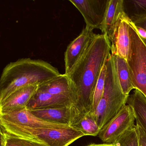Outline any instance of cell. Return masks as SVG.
<instances>
[{
    "mask_svg": "<svg viewBox=\"0 0 146 146\" xmlns=\"http://www.w3.org/2000/svg\"><path fill=\"white\" fill-rule=\"evenodd\" d=\"M106 72V63L102 70L101 72L96 87L94 94V99H93V108H92L91 112H94L103 95L104 88H105Z\"/></svg>",
    "mask_w": 146,
    "mask_h": 146,
    "instance_id": "20",
    "label": "cell"
},
{
    "mask_svg": "<svg viewBox=\"0 0 146 146\" xmlns=\"http://www.w3.org/2000/svg\"><path fill=\"white\" fill-rule=\"evenodd\" d=\"M60 74L56 67L42 60L26 58L11 62L3 69L0 78V102L17 90L39 86Z\"/></svg>",
    "mask_w": 146,
    "mask_h": 146,
    "instance_id": "2",
    "label": "cell"
},
{
    "mask_svg": "<svg viewBox=\"0 0 146 146\" xmlns=\"http://www.w3.org/2000/svg\"><path fill=\"white\" fill-rule=\"evenodd\" d=\"M7 134L43 143L48 146H68L84 135L68 126L61 128H33L0 123Z\"/></svg>",
    "mask_w": 146,
    "mask_h": 146,
    "instance_id": "4",
    "label": "cell"
},
{
    "mask_svg": "<svg viewBox=\"0 0 146 146\" xmlns=\"http://www.w3.org/2000/svg\"><path fill=\"white\" fill-rule=\"evenodd\" d=\"M38 88L37 85H31L21 88L11 94L0 102V115L26 108Z\"/></svg>",
    "mask_w": 146,
    "mask_h": 146,
    "instance_id": "10",
    "label": "cell"
},
{
    "mask_svg": "<svg viewBox=\"0 0 146 146\" xmlns=\"http://www.w3.org/2000/svg\"><path fill=\"white\" fill-rule=\"evenodd\" d=\"M118 146H138L137 127L134 125L115 143Z\"/></svg>",
    "mask_w": 146,
    "mask_h": 146,
    "instance_id": "21",
    "label": "cell"
},
{
    "mask_svg": "<svg viewBox=\"0 0 146 146\" xmlns=\"http://www.w3.org/2000/svg\"><path fill=\"white\" fill-rule=\"evenodd\" d=\"M138 131V146H146V136L142 129L136 125Z\"/></svg>",
    "mask_w": 146,
    "mask_h": 146,
    "instance_id": "23",
    "label": "cell"
},
{
    "mask_svg": "<svg viewBox=\"0 0 146 146\" xmlns=\"http://www.w3.org/2000/svg\"><path fill=\"white\" fill-rule=\"evenodd\" d=\"M134 113L129 105H125L100 131L98 136L104 143L114 144L135 125Z\"/></svg>",
    "mask_w": 146,
    "mask_h": 146,
    "instance_id": "6",
    "label": "cell"
},
{
    "mask_svg": "<svg viewBox=\"0 0 146 146\" xmlns=\"http://www.w3.org/2000/svg\"><path fill=\"white\" fill-rule=\"evenodd\" d=\"M123 0H109L105 19L100 30L111 43L117 30L121 18L124 14Z\"/></svg>",
    "mask_w": 146,
    "mask_h": 146,
    "instance_id": "11",
    "label": "cell"
},
{
    "mask_svg": "<svg viewBox=\"0 0 146 146\" xmlns=\"http://www.w3.org/2000/svg\"><path fill=\"white\" fill-rule=\"evenodd\" d=\"M106 65L104 92L96 109L93 113L95 119L100 130L126 105L129 96L125 94L122 91L111 54H109Z\"/></svg>",
    "mask_w": 146,
    "mask_h": 146,
    "instance_id": "3",
    "label": "cell"
},
{
    "mask_svg": "<svg viewBox=\"0 0 146 146\" xmlns=\"http://www.w3.org/2000/svg\"><path fill=\"white\" fill-rule=\"evenodd\" d=\"M82 15L86 26L100 30L109 0H70Z\"/></svg>",
    "mask_w": 146,
    "mask_h": 146,
    "instance_id": "7",
    "label": "cell"
},
{
    "mask_svg": "<svg viewBox=\"0 0 146 146\" xmlns=\"http://www.w3.org/2000/svg\"><path fill=\"white\" fill-rule=\"evenodd\" d=\"M0 123L33 128H61L70 126L42 120L33 115L26 108L0 115Z\"/></svg>",
    "mask_w": 146,
    "mask_h": 146,
    "instance_id": "9",
    "label": "cell"
},
{
    "mask_svg": "<svg viewBox=\"0 0 146 146\" xmlns=\"http://www.w3.org/2000/svg\"><path fill=\"white\" fill-rule=\"evenodd\" d=\"M6 134L7 141L5 146H48L43 143L35 140L17 137L6 133Z\"/></svg>",
    "mask_w": 146,
    "mask_h": 146,
    "instance_id": "22",
    "label": "cell"
},
{
    "mask_svg": "<svg viewBox=\"0 0 146 146\" xmlns=\"http://www.w3.org/2000/svg\"><path fill=\"white\" fill-rule=\"evenodd\" d=\"M129 19L125 14L121 18L117 30L111 44V54L117 55L127 61L130 46Z\"/></svg>",
    "mask_w": 146,
    "mask_h": 146,
    "instance_id": "12",
    "label": "cell"
},
{
    "mask_svg": "<svg viewBox=\"0 0 146 146\" xmlns=\"http://www.w3.org/2000/svg\"><path fill=\"white\" fill-rule=\"evenodd\" d=\"M87 146H118L117 143L114 144H106V143H102V144H96V143H92L89 144Z\"/></svg>",
    "mask_w": 146,
    "mask_h": 146,
    "instance_id": "26",
    "label": "cell"
},
{
    "mask_svg": "<svg viewBox=\"0 0 146 146\" xmlns=\"http://www.w3.org/2000/svg\"><path fill=\"white\" fill-rule=\"evenodd\" d=\"M112 55L117 76L122 91L126 95H129L130 92L135 88L131 82L127 61L117 55Z\"/></svg>",
    "mask_w": 146,
    "mask_h": 146,
    "instance_id": "18",
    "label": "cell"
},
{
    "mask_svg": "<svg viewBox=\"0 0 146 146\" xmlns=\"http://www.w3.org/2000/svg\"><path fill=\"white\" fill-rule=\"evenodd\" d=\"M70 126L82 131L85 136H96L100 131L94 117V113L91 112L87 113Z\"/></svg>",
    "mask_w": 146,
    "mask_h": 146,
    "instance_id": "19",
    "label": "cell"
},
{
    "mask_svg": "<svg viewBox=\"0 0 146 146\" xmlns=\"http://www.w3.org/2000/svg\"><path fill=\"white\" fill-rule=\"evenodd\" d=\"M127 104L133 110L136 125L142 129L146 136V97L141 91L135 89L128 96Z\"/></svg>",
    "mask_w": 146,
    "mask_h": 146,
    "instance_id": "17",
    "label": "cell"
},
{
    "mask_svg": "<svg viewBox=\"0 0 146 146\" xmlns=\"http://www.w3.org/2000/svg\"><path fill=\"white\" fill-rule=\"evenodd\" d=\"M130 46L127 62L132 84L146 97V43L129 19Z\"/></svg>",
    "mask_w": 146,
    "mask_h": 146,
    "instance_id": "5",
    "label": "cell"
},
{
    "mask_svg": "<svg viewBox=\"0 0 146 146\" xmlns=\"http://www.w3.org/2000/svg\"><path fill=\"white\" fill-rule=\"evenodd\" d=\"M93 30L90 27L85 26L79 35L68 45L64 54L65 74L70 73L97 35Z\"/></svg>",
    "mask_w": 146,
    "mask_h": 146,
    "instance_id": "8",
    "label": "cell"
},
{
    "mask_svg": "<svg viewBox=\"0 0 146 146\" xmlns=\"http://www.w3.org/2000/svg\"><path fill=\"white\" fill-rule=\"evenodd\" d=\"M0 132H1V146H5L7 141L6 134L5 129L1 125H0Z\"/></svg>",
    "mask_w": 146,
    "mask_h": 146,
    "instance_id": "25",
    "label": "cell"
},
{
    "mask_svg": "<svg viewBox=\"0 0 146 146\" xmlns=\"http://www.w3.org/2000/svg\"><path fill=\"white\" fill-rule=\"evenodd\" d=\"M111 52V43L98 34L68 76L75 94L70 125L92 111L95 90Z\"/></svg>",
    "mask_w": 146,
    "mask_h": 146,
    "instance_id": "1",
    "label": "cell"
},
{
    "mask_svg": "<svg viewBox=\"0 0 146 146\" xmlns=\"http://www.w3.org/2000/svg\"><path fill=\"white\" fill-rule=\"evenodd\" d=\"M144 29H146V25H145V27H144Z\"/></svg>",
    "mask_w": 146,
    "mask_h": 146,
    "instance_id": "27",
    "label": "cell"
},
{
    "mask_svg": "<svg viewBox=\"0 0 146 146\" xmlns=\"http://www.w3.org/2000/svg\"><path fill=\"white\" fill-rule=\"evenodd\" d=\"M123 9L126 17L136 26L146 25V0H123Z\"/></svg>",
    "mask_w": 146,
    "mask_h": 146,
    "instance_id": "16",
    "label": "cell"
},
{
    "mask_svg": "<svg viewBox=\"0 0 146 146\" xmlns=\"http://www.w3.org/2000/svg\"><path fill=\"white\" fill-rule=\"evenodd\" d=\"M71 100L51 94L37 89L26 106L27 109L72 106Z\"/></svg>",
    "mask_w": 146,
    "mask_h": 146,
    "instance_id": "13",
    "label": "cell"
},
{
    "mask_svg": "<svg viewBox=\"0 0 146 146\" xmlns=\"http://www.w3.org/2000/svg\"><path fill=\"white\" fill-rule=\"evenodd\" d=\"M72 106L28 109L36 117L52 123L70 125L71 122Z\"/></svg>",
    "mask_w": 146,
    "mask_h": 146,
    "instance_id": "14",
    "label": "cell"
},
{
    "mask_svg": "<svg viewBox=\"0 0 146 146\" xmlns=\"http://www.w3.org/2000/svg\"><path fill=\"white\" fill-rule=\"evenodd\" d=\"M134 29L136 31L138 35L146 43V29L139 26H136L132 23Z\"/></svg>",
    "mask_w": 146,
    "mask_h": 146,
    "instance_id": "24",
    "label": "cell"
},
{
    "mask_svg": "<svg viewBox=\"0 0 146 146\" xmlns=\"http://www.w3.org/2000/svg\"><path fill=\"white\" fill-rule=\"evenodd\" d=\"M38 89L53 95L70 99L74 104V90L69 76L65 73L38 86Z\"/></svg>",
    "mask_w": 146,
    "mask_h": 146,
    "instance_id": "15",
    "label": "cell"
}]
</instances>
